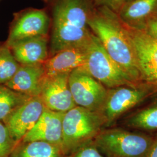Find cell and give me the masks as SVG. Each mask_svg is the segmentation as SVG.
Listing matches in <instances>:
<instances>
[{
    "instance_id": "cell-19",
    "label": "cell",
    "mask_w": 157,
    "mask_h": 157,
    "mask_svg": "<svg viewBox=\"0 0 157 157\" xmlns=\"http://www.w3.org/2000/svg\"><path fill=\"white\" fill-rule=\"evenodd\" d=\"M129 127L135 129L157 130V104L142 109L127 121Z\"/></svg>"
},
{
    "instance_id": "cell-11",
    "label": "cell",
    "mask_w": 157,
    "mask_h": 157,
    "mask_svg": "<svg viewBox=\"0 0 157 157\" xmlns=\"http://www.w3.org/2000/svg\"><path fill=\"white\" fill-rule=\"evenodd\" d=\"M45 107L39 97H31L3 121L13 140L19 143L39 121Z\"/></svg>"
},
{
    "instance_id": "cell-1",
    "label": "cell",
    "mask_w": 157,
    "mask_h": 157,
    "mask_svg": "<svg viewBox=\"0 0 157 157\" xmlns=\"http://www.w3.org/2000/svg\"><path fill=\"white\" fill-rule=\"evenodd\" d=\"M95 6L93 0H52L49 57L87 44L93 34L88 23Z\"/></svg>"
},
{
    "instance_id": "cell-22",
    "label": "cell",
    "mask_w": 157,
    "mask_h": 157,
    "mask_svg": "<svg viewBox=\"0 0 157 157\" xmlns=\"http://www.w3.org/2000/svg\"><path fill=\"white\" fill-rule=\"evenodd\" d=\"M64 157H105L98 150L93 141Z\"/></svg>"
},
{
    "instance_id": "cell-10",
    "label": "cell",
    "mask_w": 157,
    "mask_h": 157,
    "mask_svg": "<svg viewBox=\"0 0 157 157\" xmlns=\"http://www.w3.org/2000/svg\"><path fill=\"white\" fill-rule=\"evenodd\" d=\"M69 74L45 75L39 96L45 108L65 113L76 106L69 86Z\"/></svg>"
},
{
    "instance_id": "cell-27",
    "label": "cell",
    "mask_w": 157,
    "mask_h": 157,
    "mask_svg": "<svg viewBox=\"0 0 157 157\" xmlns=\"http://www.w3.org/2000/svg\"><path fill=\"white\" fill-rule=\"evenodd\" d=\"M133 1V0H124V4L130 2V1Z\"/></svg>"
},
{
    "instance_id": "cell-24",
    "label": "cell",
    "mask_w": 157,
    "mask_h": 157,
    "mask_svg": "<svg viewBox=\"0 0 157 157\" xmlns=\"http://www.w3.org/2000/svg\"><path fill=\"white\" fill-rule=\"evenodd\" d=\"M141 31L157 43V17H151Z\"/></svg>"
},
{
    "instance_id": "cell-8",
    "label": "cell",
    "mask_w": 157,
    "mask_h": 157,
    "mask_svg": "<svg viewBox=\"0 0 157 157\" xmlns=\"http://www.w3.org/2000/svg\"><path fill=\"white\" fill-rule=\"evenodd\" d=\"M124 25L135 48L142 83L157 93V43L143 31Z\"/></svg>"
},
{
    "instance_id": "cell-25",
    "label": "cell",
    "mask_w": 157,
    "mask_h": 157,
    "mask_svg": "<svg viewBox=\"0 0 157 157\" xmlns=\"http://www.w3.org/2000/svg\"><path fill=\"white\" fill-rule=\"evenodd\" d=\"M146 157H157V136L155 137L151 149Z\"/></svg>"
},
{
    "instance_id": "cell-14",
    "label": "cell",
    "mask_w": 157,
    "mask_h": 157,
    "mask_svg": "<svg viewBox=\"0 0 157 157\" xmlns=\"http://www.w3.org/2000/svg\"><path fill=\"white\" fill-rule=\"evenodd\" d=\"M45 77L43 64L21 65L6 83L8 87L30 97H39Z\"/></svg>"
},
{
    "instance_id": "cell-21",
    "label": "cell",
    "mask_w": 157,
    "mask_h": 157,
    "mask_svg": "<svg viewBox=\"0 0 157 157\" xmlns=\"http://www.w3.org/2000/svg\"><path fill=\"white\" fill-rule=\"evenodd\" d=\"M18 143L12 137L3 122L0 121V157H10Z\"/></svg>"
},
{
    "instance_id": "cell-5",
    "label": "cell",
    "mask_w": 157,
    "mask_h": 157,
    "mask_svg": "<svg viewBox=\"0 0 157 157\" xmlns=\"http://www.w3.org/2000/svg\"><path fill=\"white\" fill-rule=\"evenodd\" d=\"M155 137L122 129L101 130L93 143L105 157H146Z\"/></svg>"
},
{
    "instance_id": "cell-2",
    "label": "cell",
    "mask_w": 157,
    "mask_h": 157,
    "mask_svg": "<svg viewBox=\"0 0 157 157\" xmlns=\"http://www.w3.org/2000/svg\"><path fill=\"white\" fill-rule=\"evenodd\" d=\"M88 25L112 59L136 83L143 84L134 47L118 14L106 6H95Z\"/></svg>"
},
{
    "instance_id": "cell-17",
    "label": "cell",
    "mask_w": 157,
    "mask_h": 157,
    "mask_svg": "<svg viewBox=\"0 0 157 157\" xmlns=\"http://www.w3.org/2000/svg\"><path fill=\"white\" fill-rule=\"evenodd\" d=\"M59 146L40 141H21L10 157H64Z\"/></svg>"
},
{
    "instance_id": "cell-15",
    "label": "cell",
    "mask_w": 157,
    "mask_h": 157,
    "mask_svg": "<svg viewBox=\"0 0 157 157\" xmlns=\"http://www.w3.org/2000/svg\"><path fill=\"white\" fill-rule=\"evenodd\" d=\"M157 6V0H133L124 3L117 14L126 26L142 30L154 17Z\"/></svg>"
},
{
    "instance_id": "cell-6",
    "label": "cell",
    "mask_w": 157,
    "mask_h": 157,
    "mask_svg": "<svg viewBox=\"0 0 157 157\" xmlns=\"http://www.w3.org/2000/svg\"><path fill=\"white\" fill-rule=\"evenodd\" d=\"M69 86L76 106L101 113L108 92L104 85L79 67L69 74Z\"/></svg>"
},
{
    "instance_id": "cell-18",
    "label": "cell",
    "mask_w": 157,
    "mask_h": 157,
    "mask_svg": "<svg viewBox=\"0 0 157 157\" xmlns=\"http://www.w3.org/2000/svg\"><path fill=\"white\" fill-rule=\"evenodd\" d=\"M31 97L12 90L4 84H0V121L6 119Z\"/></svg>"
},
{
    "instance_id": "cell-20",
    "label": "cell",
    "mask_w": 157,
    "mask_h": 157,
    "mask_svg": "<svg viewBox=\"0 0 157 157\" xmlns=\"http://www.w3.org/2000/svg\"><path fill=\"white\" fill-rule=\"evenodd\" d=\"M7 45L0 46V84L6 83L20 67Z\"/></svg>"
},
{
    "instance_id": "cell-29",
    "label": "cell",
    "mask_w": 157,
    "mask_h": 157,
    "mask_svg": "<svg viewBox=\"0 0 157 157\" xmlns=\"http://www.w3.org/2000/svg\"></svg>"
},
{
    "instance_id": "cell-23",
    "label": "cell",
    "mask_w": 157,
    "mask_h": 157,
    "mask_svg": "<svg viewBox=\"0 0 157 157\" xmlns=\"http://www.w3.org/2000/svg\"><path fill=\"white\" fill-rule=\"evenodd\" d=\"M95 6H104L118 13L124 4V0H93Z\"/></svg>"
},
{
    "instance_id": "cell-3",
    "label": "cell",
    "mask_w": 157,
    "mask_h": 157,
    "mask_svg": "<svg viewBox=\"0 0 157 157\" xmlns=\"http://www.w3.org/2000/svg\"><path fill=\"white\" fill-rule=\"evenodd\" d=\"M103 126L105 121L100 112L78 106L65 112L62 122L61 146L64 156L94 140Z\"/></svg>"
},
{
    "instance_id": "cell-4",
    "label": "cell",
    "mask_w": 157,
    "mask_h": 157,
    "mask_svg": "<svg viewBox=\"0 0 157 157\" xmlns=\"http://www.w3.org/2000/svg\"><path fill=\"white\" fill-rule=\"evenodd\" d=\"M85 51V62L81 68L105 87L112 89L121 86L135 87L141 85L136 83L112 59L93 33L86 46Z\"/></svg>"
},
{
    "instance_id": "cell-12",
    "label": "cell",
    "mask_w": 157,
    "mask_h": 157,
    "mask_svg": "<svg viewBox=\"0 0 157 157\" xmlns=\"http://www.w3.org/2000/svg\"><path fill=\"white\" fill-rule=\"evenodd\" d=\"M64 113L45 108L37 122L32 130L25 136L21 141H40L51 143L61 148L62 122Z\"/></svg>"
},
{
    "instance_id": "cell-28",
    "label": "cell",
    "mask_w": 157,
    "mask_h": 157,
    "mask_svg": "<svg viewBox=\"0 0 157 157\" xmlns=\"http://www.w3.org/2000/svg\"><path fill=\"white\" fill-rule=\"evenodd\" d=\"M44 1H48V0H44Z\"/></svg>"
},
{
    "instance_id": "cell-16",
    "label": "cell",
    "mask_w": 157,
    "mask_h": 157,
    "mask_svg": "<svg viewBox=\"0 0 157 157\" xmlns=\"http://www.w3.org/2000/svg\"><path fill=\"white\" fill-rule=\"evenodd\" d=\"M86 46L67 48L50 56L43 63L45 75L71 73L82 67L86 59Z\"/></svg>"
},
{
    "instance_id": "cell-13",
    "label": "cell",
    "mask_w": 157,
    "mask_h": 157,
    "mask_svg": "<svg viewBox=\"0 0 157 157\" xmlns=\"http://www.w3.org/2000/svg\"><path fill=\"white\" fill-rule=\"evenodd\" d=\"M48 36H36L7 45L20 65L43 64L49 58Z\"/></svg>"
},
{
    "instance_id": "cell-9",
    "label": "cell",
    "mask_w": 157,
    "mask_h": 157,
    "mask_svg": "<svg viewBox=\"0 0 157 157\" xmlns=\"http://www.w3.org/2000/svg\"><path fill=\"white\" fill-rule=\"evenodd\" d=\"M50 28V17L44 10H23L15 15L6 45L26 38L48 36Z\"/></svg>"
},
{
    "instance_id": "cell-7",
    "label": "cell",
    "mask_w": 157,
    "mask_h": 157,
    "mask_svg": "<svg viewBox=\"0 0 157 157\" xmlns=\"http://www.w3.org/2000/svg\"><path fill=\"white\" fill-rule=\"evenodd\" d=\"M153 93L154 91L144 84L135 87L121 86L108 90L101 112L105 121V126L111 125L124 112Z\"/></svg>"
},
{
    "instance_id": "cell-26",
    "label": "cell",
    "mask_w": 157,
    "mask_h": 157,
    "mask_svg": "<svg viewBox=\"0 0 157 157\" xmlns=\"http://www.w3.org/2000/svg\"><path fill=\"white\" fill-rule=\"evenodd\" d=\"M154 17H157V8H156V10H155V13H154Z\"/></svg>"
}]
</instances>
